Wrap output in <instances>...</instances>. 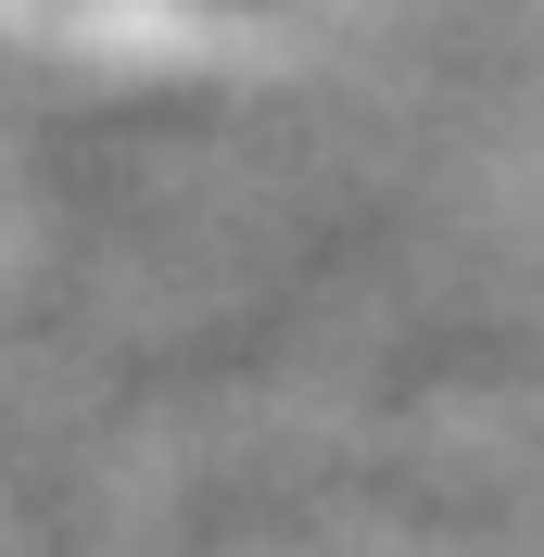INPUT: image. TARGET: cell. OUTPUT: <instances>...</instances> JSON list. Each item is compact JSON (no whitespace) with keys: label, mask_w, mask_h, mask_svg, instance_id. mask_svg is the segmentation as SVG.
Instances as JSON below:
<instances>
[{"label":"cell","mask_w":544,"mask_h":557,"mask_svg":"<svg viewBox=\"0 0 544 557\" xmlns=\"http://www.w3.org/2000/svg\"><path fill=\"white\" fill-rule=\"evenodd\" d=\"M203 13L240 0H0V51H38V64H76V51H165Z\"/></svg>","instance_id":"cell-1"}]
</instances>
